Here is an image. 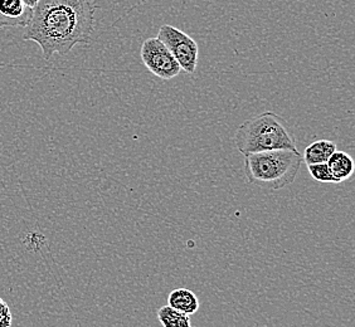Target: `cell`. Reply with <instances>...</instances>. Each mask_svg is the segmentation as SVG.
<instances>
[{"label": "cell", "instance_id": "cell-6", "mask_svg": "<svg viewBox=\"0 0 355 327\" xmlns=\"http://www.w3.org/2000/svg\"><path fill=\"white\" fill-rule=\"evenodd\" d=\"M32 15L33 8L24 0H0V28H26Z\"/></svg>", "mask_w": 355, "mask_h": 327}, {"label": "cell", "instance_id": "cell-4", "mask_svg": "<svg viewBox=\"0 0 355 327\" xmlns=\"http://www.w3.org/2000/svg\"><path fill=\"white\" fill-rule=\"evenodd\" d=\"M157 39L169 49L180 69L188 75H194L198 66V43L179 28L169 24L162 26L157 32Z\"/></svg>", "mask_w": 355, "mask_h": 327}, {"label": "cell", "instance_id": "cell-2", "mask_svg": "<svg viewBox=\"0 0 355 327\" xmlns=\"http://www.w3.org/2000/svg\"><path fill=\"white\" fill-rule=\"evenodd\" d=\"M302 155L296 150L263 151L245 157V177L250 184L280 191L293 184L299 175Z\"/></svg>", "mask_w": 355, "mask_h": 327}, {"label": "cell", "instance_id": "cell-13", "mask_svg": "<svg viewBox=\"0 0 355 327\" xmlns=\"http://www.w3.org/2000/svg\"><path fill=\"white\" fill-rule=\"evenodd\" d=\"M24 3L27 4L28 7L35 8V4L38 3V0H24Z\"/></svg>", "mask_w": 355, "mask_h": 327}, {"label": "cell", "instance_id": "cell-5", "mask_svg": "<svg viewBox=\"0 0 355 327\" xmlns=\"http://www.w3.org/2000/svg\"><path fill=\"white\" fill-rule=\"evenodd\" d=\"M140 55L144 66L149 69L153 75L162 80H173L182 72L180 66L171 55L169 49L165 47L157 37H151L144 41L140 49Z\"/></svg>", "mask_w": 355, "mask_h": 327}, {"label": "cell", "instance_id": "cell-12", "mask_svg": "<svg viewBox=\"0 0 355 327\" xmlns=\"http://www.w3.org/2000/svg\"><path fill=\"white\" fill-rule=\"evenodd\" d=\"M13 315L6 301L0 299V327H12Z\"/></svg>", "mask_w": 355, "mask_h": 327}, {"label": "cell", "instance_id": "cell-10", "mask_svg": "<svg viewBox=\"0 0 355 327\" xmlns=\"http://www.w3.org/2000/svg\"><path fill=\"white\" fill-rule=\"evenodd\" d=\"M157 319L163 327H191V316L182 314L169 306L159 308Z\"/></svg>", "mask_w": 355, "mask_h": 327}, {"label": "cell", "instance_id": "cell-9", "mask_svg": "<svg viewBox=\"0 0 355 327\" xmlns=\"http://www.w3.org/2000/svg\"><path fill=\"white\" fill-rule=\"evenodd\" d=\"M327 164L339 184L350 179L354 173V160L344 151H335Z\"/></svg>", "mask_w": 355, "mask_h": 327}, {"label": "cell", "instance_id": "cell-11", "mask_svg": "<svg viewBox=\"0 0 355 327\" xmlns=\"http://www.w3.org/2000/svg\"><path fill=\"white\" fill-rule=\"evenodd\" d=\"M309 173L314 180L319 183H327V184H339L338 180L333 177L331 171L329 169L328 164H315L308 165Z\"/></svg>", "mask_w": 355, "mask_h": 327}, {"label": "cell", "instance_id": "cell-3", "mask_svg": "<svg viewBox=\"0 0 355 327\" xmlns=\"http://www.w3.org/2000/svg\"><path fill=\"white\" fill-rule=\"evenodd\" d=\"M234 143L243 157L280 149L296 150L294 137L285 120L271 111L241 123L234 135Z\"/></svg>", "mask_w": 355, "mask_h": 327}, {"label": "cell", "instance_id": "cell-8", "mask_svg": "<svg viewBox=\"0 0 355 327\" xmlns=\"http://www.w3.org/2000/svg\"><path fill=\"white\" fill-rule=\"evenodd\" d=\"M336 151V143L330 140H318L310 143L302 154V161L308 165L327 164L330 157Z\"/></svg>", "mask_w": 355, "mask_h": 327}, {"label": "cell", "instance_id": "cell-1", "mask_svg": "<svg viewBox=\"0 0 355 327\" xmlns=\"http://www.w3.org/2000/svg\"><path fill=\"white\" fill-rule=\"evenodd\" d=\"M94 0H38L24 41L35 42L44 60L69 55L77 44H89L95 29Z\"/></svg>", "mask_w": 355, "mask_h": 327}, {"label": "cell", "instance_id": "cell-7", "mask_svg": "<svg viewBox=\"0 0 355 327\" xmlns=\"http://www.w3.org/2000/svg\"><path fill=\"white\" fill-rule=\"evenodd\" d=\"M168 306L187 316H191L198 312L199 300L197 294L191 292V290L177 288L169 294Z\"/></svg>", "mask_w": 355, "mask_h": 327}]
</instances>
